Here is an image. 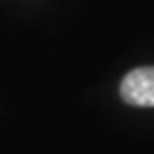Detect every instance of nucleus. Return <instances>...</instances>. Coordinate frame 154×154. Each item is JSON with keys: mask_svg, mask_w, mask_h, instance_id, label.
<instances>
[{"mask_svg": "<svg viewBox=\"0 0 154 154\" xmlns=\"http://www.w3.org/2000/svg\"><path fill=\"white\" fill-rule=\"evenodd\" d=\"M123 101L132 106H154V67H139L128 72L120 84Z\"/></svg>", "mask_w": 154, "mask_h": 154, "instance_id": "1", "label": "nucleus"}]
</instances>
